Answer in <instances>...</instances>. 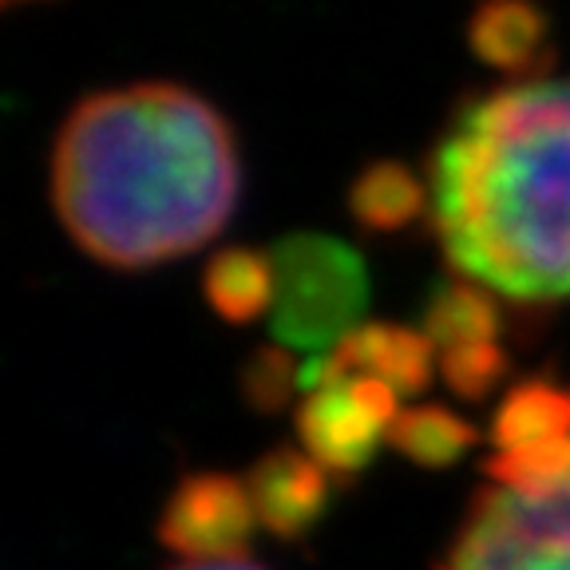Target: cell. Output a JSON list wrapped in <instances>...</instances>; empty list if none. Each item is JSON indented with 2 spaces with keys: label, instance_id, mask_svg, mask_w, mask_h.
Wrapping results in <instances>:
<instances>
[{
  "label": "cell",
  "instance_id": "cell-1",
  "mask_svg": "<svg viewBox=\"0 0 570 570\" xmlns=\"http://www.w3.org/2000/svg\"><path fill=\"white\" fill-rule=\"evenodd\" d=\"M242 195L234 127L178 83H131L71 107L52 147V206L71 242L111 269L206 246Z\"/></svg>",
  "mask_w": 570,
  "mask_h": 570
},
{
  "label": "cell",
  "instance_id": "cell-2",
  "mask_svg": "<svg viewBox=\"0 0 570 570\" xmlns=\"http://www.w3.org/2000/svg\"><path fill=\"white\" fill-rule=\"evenodd\" d=\"M428 223L468 282L570 302V80L468 99L428 155Z\"/></svg>",
  "mask_w": 570,
  "mask_h": 570
},
{
  "label": "cell",
  "instance_id": "cell-3",
  "mask_svg": "<svg viewBox=\"0 0 570 570\" xmlns=\"http://www.w3.org/2000/svg\"><path fill=\"white\" fill-rule=\"evenodd\" d=\"M274 325L277 345L330 353L368 305V274L353 246L330 234H289L274 246Z\"/></svg>",
  "mask_w": 570,
  "mask_h": 570
},
{
  "label": "cell",
  "instance_id": "cell-4",
  "mask_svg": "<svg viewBox=\"0 0 570 570\" xmlns=\"http://www.w3.org/2000/svg\"><path fill=\"white\" fill-rule=\"evenodd\" d=\"M440 570H570V480L539 491L488 483Z\"/></svg>",
  "mask_w": 570,
  "mask_h": 570
},
{
  "label": "cell",
  "instance_id": "cell-5",
  "mask_svg": "<svg viewBox=\"0 0 570 570\" xmlns=\"http://www.w3.org/2000/svg\"><path fill=\"white\" fill-rule=\"evenodd\" d=\"M254 499L234 475L198 472L170 491L159 515V539L187 562L246 559L254 534Z\"/></svg>",
  "mask_w": 570,
  "mask_h": 570
},
{
  "label": "cell",
  "instance_id": "cell-6",
  "mask_svg": "<svg viewBox=\"0 0 570 570\" xmlns=\"http://www.w3.org/2000/svg\"><path fill=\"white\" fill-rule=\"evenodd\" d=\"M389 428L392 424H384L356 396L353 376L305 392V401L297 404V436H302L305 452L337 480L365 472Z\"/></svg>",
  "mask_w": 570,
  "mask_h": 570
},
{
  "label": "cell",
  "instance_id": "cell-7",
  "mask_svg": "<svg viewBox=\"0 0 570 570\" xmlns=\"http://www.w3.org/2000/svg\"><path fill=\"white\" fill-rule=\"evenodd\" d=\"M246 488L258 519L285 543L305 539L330 508V472L294 448H274L262 455Z\"/></svg>",
  "mask_w": 570,
  "mask_h": 570
},
{
  "label": "cell",
  "instance_id": "cell-8",
  "mask_svg": "<svg viewBox=\"0 0 570 570\" xmlns=\"http://www.w3.org/2000/svg\"><path fill=\"white\" fill-rule=\"evenodd\" d=\"M472 52L503 71H543L551 63V24L539 0H480L468 24Z\"/></svg>",
  "mask_w": 570,
  "mask_h": 570
},
{
  "label": "cell",
  "instance_id": "cell-9",
  "mask_svg": "<svg viewBox=\"0 0 570 570\" xmlns=\"http://www.w3.org/2000/svg\"><path fill=\"white\" fill-rule=\"evenodd\" d=\"M499 330H503V313H499L491 289L468 282V277L440 282L424 305V337L436 345V353L491 345Z\"/></svg>",
  "mask_w": 570,
  "mask_h": 570
},
{
  "label": "cell",
  "instance_id": "cell-10",
  "mask_svg": "<svg viewBox=\"0 0 570 570\" xmlns=\"http://www.w3.org/2000/svg\"><path fill=\"white\" fill-rule=\"evenodd\" d=\"M203 294L223 321L249 325L274 309V258L262 249H223L206 262Z\"/></svg>",
  "mask_w": 570,
  "mask_h": 570
},
{
  "label": "cell",
  "instance_id": "cell-11",
  "mask_svg": "<svg viewBox=\"0 0 570 570\" xmlns=\"http://www.w3.org/2000/svg\"><path fill=\"white\" fill-rule=\"evenodd\" d=\"M570 436V384L523 381L508 392L491 420V440L499 452L554 444Z\"/></svg>",
  "mask_w": 570,
  "mask_h": 570
},
{
  "label": "cell",
  "instance_id": "cell-12",
  "mask_svg": "<svg viewBox=\"0 0 570 570\" xmlns=\"http://www.w3.org/2000/svg\"><path fill=\"white\" fill-rule=\"evenodd\" d=\"M348 210L368 234H396L428 214V183H420L404 163L381 159L356 175L348 187Z\"/></svg>",
  "mask_w": 570,
  "mask_h": 570
},
{
  "label": "cell",
  "instance_id": "cell-13",
  "mask_svg": "<svg viewBox=\"0 0 570 570\" xmlns=\"http://www.w3.org/2000/svg\"><path fill=\"white\" fill-rule=\"evenodd\" d=\"M389 440L404 460L420 463V468H452L463 452H472L475 424L440 404H420V409H404L396 416Z\"/></svg>",
  "mask_w": 570,
  "mask_h": 570
},
{
  "label": "cell",
  "instance_id": "cell-14",
  "mask_svg": "<svg viewBox=\"0 0 570 570\" xmlns=\"http://www.w3.org/2000/svg\"><path fill=\"white\" fill-rule=\"evenodd\" d=\"M491 483L515 491H539L551 483L570 480V436L554 440V444H534L519 448V452H495L483 463Z\"/></svg>",
  "mask_w": 570,
  "mask_h": 570
},
{
  "label": "cell",
  "instance_id": "cell-15",
  "mask_svg": "<svg viewBox=\"0 0 570 570\" xmlns=\"http://www.w3.org/2000/svg\"><path fill=\"white\" fill-rule=\"evenodd\" d=\"M294 384H302V373L289 361L285 345H262L242 368V396L254 412H282Z\"/></svg>",
  "mask_w": 570,
  "mask_h": 570
},
{
  "label": "cell",
  "instance_id": "cell-16",
  "mask_svg": "<svg viewBox=\"0 0 570 570\" xmlns=\"http://www.w3.org/2000/svg\"><path fill=\"white\" fill-rule=\"evenodd\" d=\"M440 373L444 384L463 396V401H483L491 389L503 384L508 376V353L491 341V345H468L452 348V353H440Z\"/></svg>",
  "mask_w": 570,
  "mask_h": 570
},
{
  "label": "cell",
  "instance_id": "cell-17",
  "mask_svg": "<svg viewBox=\"0 0 570 570\" xmlns=\"http://www.w3.org/2000/svg\"><path fill=\"white\" fill-rule=\"evenodd\" d=\"M170 570H266L258 562L249 559H230V562H183V567H170Z\"/></svg>",
  "mask_w": 570,
  "mask_h": 570
},
{
  "label": "cell",
  "instance_id": "cell-18",
  "mask_svg": "<svg viewBox=\"0 0 570 570\" xmlns=\"http://www.w3.org/2000/svg\"><path fill=\"white\" fill-rule=\"evenodd\" d=\"M9 4H28V0H9Z\"/></svg>",
  "mask_w": 570,
  "mask_h": 570
}]
</instances>
